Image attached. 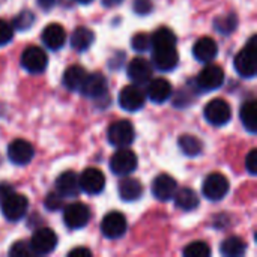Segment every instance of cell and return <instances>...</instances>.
Masks as SVG:
<instances>
[{
    "label": "cell",
    "instance_id": "obj_6",
    "mask_svg": "<svg viewBox=\"0 0 257 257\" xmlns=\"http://www.w3.org/2000/svg\"><path fill=\"white\" fill-rule=\"evenodd\" d=\"M2 214L9 221H18L21 220L29 208V202L24 194L20 193H11L2 203Z\"/></svg>",
    "mask_w": 257,
    "mask_h": 257
},
{
    "label": "cell",
    "instance_id": "obj_21",
    "mask_svg": "<svg viewBox=\"0 0 257 257\" xmlns=\"http://www.w3.org/2000/svg\"><path fill=\"white\" fill-rule=\"evenodd\" d=\"M42 41L44 44L56 51V50H60L63 45H65V41H66V32L65 29L57 24V23H53V24H48L45 26V29L42 30Z\"/></svg>",
    "mask_w": 257,
    "mask_h": 257
},
{
    "label": "cell",
    "instance_id": "obj_40",
    "mask_svg": "<svg viewBox=\"0 0 257 257\" xmlns=\"http://www.w3.org/2000/svg\"><path fill=\"white\" fill-rule=\"evenodd\" d=\"M69 256H77V257H90L92 256V251L89 248H84V247H78V248H74L69 251Z\"/></svg>",
    "mask_w": 257,
    "mask_h": 257
},
{
    "label": "cell",
    "instance_id": "obj_4",
    "mask_svg": "<svg viewBox=\"0 0 257 257\" xmlns=\"http://www.w3.org/2000/svg\"><path fill=\"white\" fill-rule=\"evenodd\" d=\"M203 116H205V119L211 125H214V126H223V125H226L230 120V117H232V108H230V105H229L227 101H224L221 98H215V99L209 101L205 105Z\"/></svg>",
    "mask_w": 257,
    "mask_h": 257
},
{
    "label": "cell",
    "instance_id": "obj_9",
    "mask_svg": "<svg viewBox=\"0 0 257 257\" xmlns=\"http://www.w3.org/2000/svg\"><path fill=\"white\" fill-rule=\"evenodd\" d=\"M89 218H90V211L81 202L71 203L63 211V223L66 224V227L74 230L83 229L89 223Z\"/></svg>",
    "mask_w": 257,
    "mask_h": 257
},
{
    "label": "cell",
    "instance_id": "obj_37",
    "mask_svg": "<svg viewBox=\"0 0 257 257\" xmlns=\"http://www.w3.org/2000/svg\"><path fill=\"white\" fill-rule=\"evenodd\" d=\"M12 36H14V27L0 18V47L9 44L12 41Z\"/></svg>",
    "mask_w": 257,
    "mask_h": 257
},
{
    "label": "cell",
    "instance_id": "obj_13",
    "mask_svg": "<svg viewBox=\"0 0 257 257\" xmlns=\"http://www.w3.org/2000/svg\"><path fill=\"white\" fill-rule=\"evenodd\" d=\"M56 245L57 235L48 227L38 229L30 239V247L35 251V254H50L56 248Z\"/></svg>",
    "mask_w": 257,
    "mask_h": 257
},
{
    "label": "cell",
    "instance_id": "obj_30",
    "mask_svg": "<svg viewBox=\"0 0 257 257\" xmlns=\"http://www.w3.org/2000/svg\"><path fill=\"white\" fill-rule=\"evenodd\" d=\"M179 148L181 151L188 155V157H197L202 154V149H203V143L200 139H197L196 136H191V134H184L179 137Z\"/></svg>",
    "mask_w": 257,
    "mask_h": 257
},
{
    "label": "cell",
    "instance_id": "obj_3",
    "mask_svg": "<svg viewBox=\"0 0 257 257\" xmlns=\"http://www.w3.org/2000/svg\"><path fill=\"white\" fill-rule=\"evenodd\" d=\"M137 155L126 148H119L110 158V169L117 176H128L137 169Z\"/></svg>",
    "mask_w": 257,
    "mask_h": 257
},
{
    "label": "cell",
    "instance_id": "obj_18",
    "mask_svg": "<svg viewBox=\"0 0 257 257\" xmlns=\"http://www.w3.org/2000/svg\"><path fill=\"white\" fill-rule=\"evenodd\" d=\"M146 96L155 102V104H163L166 102L172 93H173V87L170 84V81H167L166 78H151L148 81V87H146Z\"/></svg>",
    "mask_w": 257,
    "mask_h": 257
},
{
    "label": "cell",
    "instance_id": "obj_35",
    "mask_svg": "<svg viewBox=\"0 0 257 257\" xmlns=\"http://www.w3.org/2000/svg\"><path fill=\"white\" fill-rule=\"evenodd\" d=\"M9 256L32 257V256H36V254H35V251L32 250L30 244H27V242H24V241H18V242H15V244L11 247V250H9Z\"/></svg>",
    "mask_w": 257,
    "mask_h": 257
},
{
    "label": "cell",
    "instance_id": "obj_17",
    "mask_svg": "<svg viewBox=\"0 0 257 257\" xmlns=\"http://www.w3.org/2000/svg\"><path fill=\"white\" fill-rule=\"evenodd\" d=\"M176 190H178L176 179L166 173L158 175L152 182V194L155 196V199H158L161 202H167V200L173 199Z\"/></svg>",
    "mask_w": 257,
    "mask_h": 257
},
{
    "label": "cell",
    "instance_id": "obj_24",
    "mask_svg": "<svg viewBox=\"0 0 257 257\" xmlns=\"http://www.w3.org/2000/svg\"><path fill=\"white\" fill-rule=\"evenodd\" d=\"M93 41H95V33H93L90 29L83 27V26H81V27H77V29L72 32L71 39H69L71 47H72L75 51H78V53L86 51V50L93 44Z\"/></svg>",
    "mask_w": 257,
    "mask_h": 257
},
{
    "label": "cell",
    "instance_id": "obj_1",
    "mask_svg": "<svg viewBox=\"0 0 257 257\" xmlns=\"http://www.w3.org/2000/svg\"><path fill=\"white\" fill-rule=\"evenodd\" d=\"M256 36H251L248 44L236 54L233 63L236 72L244 78H253L256 75Z\"/></svg>",
    "mask_w": 257,
    "mask_h": 257
},
{
    "label": "cell",
    "instance_id": "obj_14",
    "mask_svg": "<svg viewBox=\"0 0 257 257\" xmlns=\"http://www.w3.org/2000/svg\"><path fill=\"white\" fill-rule=\"evenodd\" d=\"M107 80L102 74L99 72H93V74H87L80 92L86 96V98H92V99H99L102 96L107 95Z\"/></svg>",
    "mask_w": 257,
    "mask_h": 257
},
{
    "label": "cell",
    "instance_id": "obj_22",
    "mask_svg": "<svg viewBox=\"0 0 257 257\" xmlns=\"http://www.w3.org/2000/svg\"><path fill=\"white\" fill-rule=\"evenodd\" d=\"M193 54H194V57L199 62L208 63V62H211L212 59L217 57V54H218V45H217V42L212 38H208V36L200 38L194 44V47H193Z\"/></svg>",
    "mask_w": 257,
    "mask_h": 257
},
{
    "label": "cell",
    "instance_id": "obj_32",
    "mask_svg": "<svg viewBox=\"0 0 257 257\" xmlns=\"http://www.w3.org/2000/svg\"><path fill=\"white\" fill-rule=\"evenodd\" d=\"M35 23V14L32 11H21L15 18H14V29L17 30H27L33 26Z\"/></svg>",
    "mask_w": 257,
    "mask_h": 257
},
{
    "label": "cell",
    "instance_id": "obj_20",
    "mask_svg": "<svg viewBox=\"0 0 257 257\" xmlns=\"http://www.w3.org/2000/svg\"><path fill=\"white\" fill-rule=\"evenodd\" d=\"M126 72H128V77L136 84H145L152 78L154 71H152V65L149 63V60L143 57H136L130 62Z\"/></svg>",
    "mask_w": 257,
    "mask_h": 257
},
{
    "label": "cell",
    "instance_id": "obj_43",
    "mask_svg": "<svg viewBox=\"0 0 257 257\" xmlns=\"http://www.w3.org/2000/svg\"><path fill=\"white\" fill-rule=\"evenodd\" d=\"M104 6L107 8H113V6H119L123 0H101Z\"/></svg>",
    "mask_w": 257,
    "mask_h": 257
},
{
    "label": "cell",
    "instance_id": "obj_42",
    "mask_svg": "<svg viewBox=\"0 0 257 257\" xmlns=\"http://www.w3.org/2000/svg\"><path fill=\"white\" fill-rule=\"evenodd\" d=\"M38 2V5H39V8L41 9H44V11H50V9H53L56 5H57V2L59 0H36Z\"/></svg>",
    "mask_w": 257,
    "mask_h": 257
},
{
    "label": "cell",
    "instance_id": "obj_44",
    "mask_svg": "<svg viewBox=\"0 0 257 257\" xmlns=\"http://www.w3.org/2000/svg\"><path fill=\"white\" fill-rule=\"evenodd\" d=\"M75 2H78V3H81V5H86V3H90L92 0H75Z\"/></svg>",
    "mask_w": 257,
    "mask_h": 257
},
{
    "label": "cell",
    "instance_id": "obj_28",
    "mask_svg": "<svg viewBox=\"0 0 257 257\" xmlns=\"http://www.w3.org/2000/svg\"><path fill=\"white\" fill-rule=\"evenodd\" d=\"M247 250V244L238 238V236H229L221 242L220 251L226 257H239L242 256Z\"/></svg>",
    "mask_w": 257,
    "mask_h": 257
},
{
    "label": "cell",
    "instance_id": "obj_7",
    "mask_svg": "<svg viewBox=\"0 0 257 257\" xmlns=\"http://www.w3.org/2000/svg\"><path fill=\"white\" fill-rule=\"evenodd\" d=\"M48 65V56L47 53L36 47V45H32L29 48H26L21 54V66L30 72V74H41L45 71Z\"/></svg>",
    "mask_w": 257,
    "mask_h": 257
},
{
    "label": "cell",
    "instance_id": "obj_10",
    "mask_svg": "<svg viewBox=\"0 0 257 257\" xmlns=\"http://www.w3.org/2000/svg\"><path fill=\"white\" fill-rule=\"evenodd\" d=\"M78 182H80V190H83L86 194H90V196L99 194L105 188V176L99 169H95V167L86 169L80 175Z\"/></svg>",
    "mask_w": 257,
    "mask_h": 257
},
{
    "label": "cell",
    "instance_id": "obj_19",
    "mask_svg": "<svg viewBox=\"0 0 257 257\" xmlns=\"http://www.w3.org/2000/svg\"><path fill=\"white\" fill-rule=\"evenodd\" d=\"M56 191L63 197V199H71V197H77L80 193V182H78V176L68 170L63 172L57 176L56 179Z\"/></svg>",
    "mask_w": 257,
    "mask_h": 257
},
{
    "label": "cell",
    "instance_id": "obj_12",
    "mask_svg": "<svg viewBox=\"0 0 257 257\" xmlns=\"http://www.w3.org/2000/svg\"><path fill=\"white\" fill-rule=\"evenodd\" d=\"M146 102V93L139 87V84L125 86L119 93V105L126 111H137L143 108Z\"/></svg>",
    "mask_w": 257,
    "mask_h": 257
},
{
    "label": "cell",
    "instance_id": "obj_5",
    "mask_svg": "<svg viewBox=\"0 0 257 257\" xmlns=\"http://www.w3.org/2000/svg\"><path fill=\"white\" fill-rule=\"evenodd\" d=\"M229 188H230L229 179L224 175L215 172V173H211L209 176H206L202 191L208 200L218 202L226 197V194L229 193Z\"/></svg>",
    "mask_w": 257,
    "mask_h": 257
},
{
    "label": "cell",
    "instance_id": "obj_31",
    "mask_svg": "<svg viewBox=\"0 0 257 257\" xmlns=\"http://www.w3.org/2000/svg\"><path fill=\"white\" fill-rule=\"evenodd\" d=\"M185 257H209L211 256V248L206 242L203 241H194L190 245L185 247L184 250Z\"/></svg>",
    "mask_w": 257,
    "mask_h": 257
},
{
    "label": "cell",
    "instance_id": "obj_15",
    "mask_svg": "<svg viewBox=\"0 0 257 257\" xmlns=\"http://www.w3.org/2000/svg\"><path fill=\"white\" fill-rule=\"evenodd\" d=\"M152 63L160 71H172L179 63V54L176 47H160L152 48Z\"/></svg>",
    "mask_w": 257,
    "mask_h": 257
},
{
    "label": "cell",
    "instance_id": "obj_29",
    "mask_svg": "<svg viewBox=\"0 0 257 257\" xmlns=\"http://www.w3.org/2000/svg\"><path fill=\"white\" fill-rule=\"evenodd\" d=\"M151 48H160V47H176V35L167 29V27H160L151 35Z\"/></svg>",
    "mask_w": 257,
    "mask_h": 257
},
{
    "label": "cell",
    "instance_id": "obj_41",
    "mask_svg": "<svg viewBox=\"0 0 257 257\" xmlns=\"http://www.w3.org/2000/svg\"><path fill=\"white\" fill-rule=\"evenodd\" d=\"M11 193H14V188H12L9 184L2 182V184H0V203H2Z\"/></svg>",
    "mask_w": 257,
    "mask_h": 257
},
{
    "label": "cell",
    "instance_id": "obj_16",
    "mask_svg": "<svg viewBox=\"0 0 257 257\" xmlns=\"http://www.w3.org/2000/svg\"><path fill=\"white\" fill-rule=\"evenodd\" d=\"M33 155H35L33 146L27 140L17 139L8 146V158L11 160V163H14L17 166L29 164L32 161Z\"/></svg>",
    "mask_w": 257,
    "mask_h": 257
},
{
    "label": "cell",
    "instance_id": "obj_33",
    "mask_svg": "<svg viewBox=\"0 0 257 257\" xmlns=\"http://www.w3.org/2000/svg\"><path fill=\"white\" fill-rule=\"evenodd\" d=\"M215 27L218 32L221 33H230L236 29V17L233 14L227 15V17H220L215 20Z\"/></svg>",
    "mask_w": 257,
    "mask_h": 257
},
{
    "label": "cell",
    "instance_id": "obj_11",
    "mask_svg": "<svg viewBox=\"0 0 257 257\" xmlns=\"http://www.w3.org/2000/svg\"><path fill=\"white\" fill-rule=\"evenodd\" d=\"M126 227L128 224H126L125 215L117 211L108 212L101 221V232L108 239H117L123 236L126 232Z\"/></svg>",
    "mask_w": 257,
    "mask_h": 257
},
{
    "label": "cell",
    "instance_id": "obj_34",
    "mask_svg": "<svg viewBox=\"0 0 257 257\" xmlns=\"http://www.w3.org/2000/svg\"><path fill=\"white\" fill-rule=\"evenodd\" d=\"M131 47L137 51V53H145L148 51L152 44H151V36L148 33H137L133 36V41H131Z\"/></svg>",
    "mask_w": 257,
    "mask_h": 257
},
{
    "label": "cell",
    "instance_id": "obj_27",
    "mask_svg": "<svg viewBox=\"0 0 257 257\" xmlns=\"http://www.w3.org/2000/svg\"><path fill=\"white\" fill-rule=\"evenodd\" d=\"M173 199H175V205H176L178 208H181L182 211H187V212L194 211V209L199 206V203H200L197 194H196L191 188H181V190H176Z\"/></svg>",
    "mask_w": 257,
    "mask_h": 257
},
{
    "label": "cell",
    "instance_id": "obj_8",
    "mask_svg": "<svg viewBox=\"0 0 257 257\" xmlns=\"http://www.w3.org/2000/svg\"><path fill=\"white\" fill-rule=\"evenodd\" d=\"M224 83V71L217 65L205 66L196 77V86L203 92L217 90Z\"/></svg>",
    "mask_w": 257,
    "mask_h": 257
},
{
    "label": "cell",
    "instance_id": "obj_39",
    "mask_svg": "<svg viewBox=\"0 0 257 257\" xmlns=\"http://www.w3.org/2000/svg\"><path fill=\"white\" fill-rule=\"evenodd\" d=\"M152 11L151 0H134V12L139 15H146Z\"/></svg>",
    "mask_w": 257,
    "mask_h": 257
},
{
    "label": "cell",
    "instance_id": "obj_2",
    "mask_svg": "<svg viewBox=\"0 0 257 257\" xmlns=\"http://www.w3.org/2000/svg\"><path fill=\"white\" fill-rule=\"evenodd\" d=\"M107 136L110 145L116 148H126L134 142L136 131L130 120H116L108 126Z\"/></svg>",
    "mask_w": 257,
    "mask_h": 257
},
{
    "label": "cell",
    "instance_id": "obj_25",
    "mask_svg": "<svg viewBox=\"0 0 257 257\" xmlns=\"http://www.w3.org/2000/svg\"><path fill=\"white\" fill-rule=\"evenodd\" d=\"M239 117L245 130L251 134L257 133V102L254 99L245 101L241 107Z\"/></svg>",
    "mask_w": 257,
    "mask_h": 257
},
{
    "label": "cell",
    "instance_id": "obj_26",
    "mask_svg": "<svg viewBox=\"0 0 257 257\" xmlns=\"http://www.w3.org/2000/svg\"><path fill=\"white\" fill-rule=\"evenodd\" d=\"M86 75H87V71L83 66L72 65L63 72V84L69 90H80Z\"/></svg>",
    "mask_w": 257,
    "mask_h": 257
},
{
    "label": "cell",
    "instance_id": "obj_36",
    "mask_svg": "<svg viewBox=\"0 0 257 257\" xmlns=\"http://www.w3.org/2000/svg\"><path fill=\"white\" fill-rule=\"evenodd\" d=\"M44 205H45V208L48 211H60V209H63V197L57 191L56 193H50L45 197Z\"/></svg>",
    "mask_w": 257,
    "mask_h": 257
},
{
    "label": "cell",
    "instance_id": "obj_38",
    "mask_svg": "<svg viewBox=\"0 0 257 257\" xmlns=\"http://www.w3.org/2000/svg\"><path fill=\"white\" fill-rule=\"evenodd\" d=\"M245 169L248 170L250 175H256L257 173V151L256 149H251L247 157H245Z\"/></svg>",
    "mask_w": 257,
    "mask_h": 257
},
{
    "label": "cell",
    "instance_id": "obj_23",
    "mask_svg": "<svg viewBox=\"0 0 257 257\" xmlns=\"http://www.w3.org/2000/svg\"><path fill=\"white\" fill-rule=\"evenodd\" d=\"M143 194V185L134 178H125L119 182V196L125 202L139 200Z\"/></svg>",
    "mask_w": 257,
    "mask_h": 257
}]
</instances>
